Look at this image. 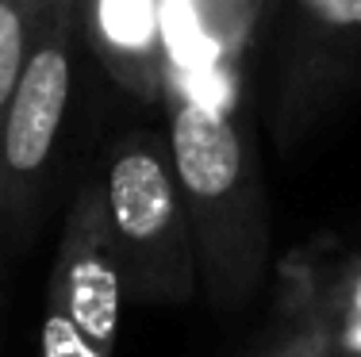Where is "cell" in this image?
<instances>
[{"mask_svg": "<svg viewBox=\"0 0 361 357\" xmlns=\"http://www.w3.org/2000/svg\"><path fill=\"white\" fill-rule=\"evenodd\" d=\"M127 288L97 177L77 184L42 296V357H116Z\"/></svg>", "mask_w": 361, "mask_h": 357, "instance_id": "277c9868", "label": "cell"}, {"mask_svg": "<svg viewBox=\"0 0 361 357\" xmlns=\"http://www.w3.org/2000/svg\"><path fill=\"white\" fill-rule=\"evenodd\" d=\"M0 231H4V208H0Z\"/></svg>", "mask_w": 361, "mask_h": 357, "instance_id": "7c38bea8", "label": "cell"}, {"mask_svg": "<svg viewBox=\"0 0 361 357\" xmlns=\"http://www.w3.org/2000/svg\"><path fill=\"white\" fill-rule=\"evenodd\" d=\"M81 42L108 77L135 100L161 104L166 54H161V0H73Z\"/></svg>", "mask_w": 361, "mask_h": 357, "instance_id": "52a82bcc", "label": "cell"}, {"mask_svg": "<svg viewBox=\"0 0 361 357\" xmlns=\"http://www.w3.org/2000/svg\"><path fill=\"white\" fill-rule=\"evenodd\" d=\"M254 357H334V342L315 315L277 303V330Z\"/></svg>", "mask_w": 361, "mask_h": 357, "instance_id": "30bf717a", "label": "cell"}, {"mask_svg": "<svg viewBox=\"0 0 361 357\" xmlns=\"http://www.w3.org/2000/svg\"><path fill=\"white\" fill-rule=\"evenodd\" d=\"M108 234L131 303L177 308L200 292L196 250L166 131H123L97 173Z\"/></svg>", "mask_w": 361, "mask_h": 357, "instance_id": "7a4b0ae2", "label": "cell"}, {"mask_svg": "<svg viewBox=\"0 0 361 357\" xmlns=\"http://www.w3.org/2000/svg\"><path fill=\"white\" fill-rule=\"evenodd\" d=\"M265 0H161L166 92L238 104V70Z\"/></svg>", "mask_w": 361, "mask_h": 357, "instance_id": "8992f818", "label": "cell"}, {"mask_svg": "<svg viewBox=\"0 0 361 357\" xmlns=\"http://www.w3.org/2000/svg\"><path fill=\"white\" fill-rule=\"evenodd\" d=\"M50 4H23V0H0V115H4V104L12 100L16 84L23 77V65L31 58V46H35L42 23H47Z\"/></svg>", "mask_w": 361, "mask_h": 357, "instance_id": "9c48e42d", "label": "cell"}, {"mask_svg": "<svg viewBox=\"0 0 361 357\" xmlns=\"http://www.w3.org/2000/svg\"><path fill=\"white\" fill-rule=\"evenodd\" d=\"M277 303L326 327L334 353L361 357V250H296L277 273Z\"/></svg>", "mask_w": 361, "mask_h": 357, "instance_id": "ba28073f", "label": "cell"}, {"mask_svg": "<svg viewBox=\"0 0 361 357\" xmlns=\"http://www.w3.org/2000/svg\"><path fill=\"white\" fill-rule=\"evenodd\" d=\"M81 46L85 42L73 0H58L0 115V208H4L8 231H20L35 215L50 184L73 112Z\"/></svg>", "mask_w": 361, "mask_h": 357, "instance_id": "3957f363", "label": "cell"}, {"mask_svg": "<svg viewBox=\"0 0 361 357\" xmlns=\"http://www.w3.org/2000/svg\"><path fill=\"white\" fill-rule=\"evenodd\" d=\"M23 4H50V0H23Z\"/></svg>", "mask_w": 361, "mask_h": 357, "instance_id": "8fae6325", "label": "cell"}, {"mask_svg": "<svg viewBox=\"0 0 361 357\" xmlns=\"http://www.w3.org/2000/svg\"><path fill=\"white\" fill-rule=\"evenodd\" d=\"M361 89V0H285L277 131L296 142Z\"/></svg>", "mask_w": 361, "mask_h": 357, "instance_id": "5b68a950", "label": "cell"}, {"mask_svg": "<svg viewBox=\"0 0 361 357\" xmlns=\"http://www.w3.org/2000/svg\"><path fill=\"white\" fill-rule=\"evenodd\" d=\"M161 108L200 292L212 308L238 311L257 296L273 253L269 200L250 123L238 104L196 92H169Z\"/></svg>", "mask_w": 361, "mask_h": 357, "instance_id": "6da1fadb", "label": "cell"}, {"mask_svg": "<svg viewBox=\"0 0 361 357\" xmlns=\"http://www.w3.org/2000/svg\"><path fill=\"white\" fill-rule=\"evenodd\" d=\"M334 357H342V353H334Z\"/></svg>", "mask_w": 361, "mask_h": 357, "instance_id": "4fadbf2b", "label": "cell"}]
</instances>
